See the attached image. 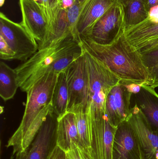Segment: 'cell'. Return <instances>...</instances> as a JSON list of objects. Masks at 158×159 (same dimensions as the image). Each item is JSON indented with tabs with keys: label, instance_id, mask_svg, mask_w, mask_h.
I'll return each instance as SVG.
<instances>
[{
	"label": "cell",
	"instance_id": "1",
	"mask_svg": "<svg viewBox=\"0 0 158 159\" xmlns=\"http://www.w3.org/2000/svg\"><path fill=\"white\" fill-rule=\"evenodd\" d=\"M79 41L84 49L105 63L122 81L149 84L150 76L142 56L128 41L125 31L109 44L96 43L86 36H79Z\"/></svg>",
	"mask_w": 158,
	"mask_h": 159
},
{
	"label": "cell",
	"instance_id": "2",
	"mask_svg": "<svg viewBox=\"0 0 158 159\" xmlns=\"http://www.w3.org/2000/svg\"><path fill=\"white\" fill-rule=\"evenodd\" d=\"M83 54L80 41L72 36L55 45L39 49L27 61L15 69L17 82L27 93L37 81L49 74H58Z\"/></svg>",
	"mask_w": 158,
	"mask_h": 159
},
{
	"label": "cell",
	"instance_id": "3",
	"mask_svg": "<svg viewBox=\"0 0 158 159\" xmlns=\"http://www.w3.org/2000/svg\"><path fill=\"white\" fill-rule=\"evenodd\" d=\"M58 74L51 73L45 75L27 92V102L22 120L6 145L7 148H13V156L28 147L42 124L52 112L50 104Z\"/></svg>",
	"mask_w": 158,
	"mask_h": 159
},
{
	"label": "cell",
	"instance_id": "4",
	"mask_svg": "<svg viewBox=\"0 0 158 159\" xmlns=\"http://www.w3.org/2000/svg\"><path fill=\"white\" fill-rule=\"evenodd\" d=\"M83 49L89 71V92L86 111L89 125L105 119L107 96L110 89L121 80L105 63Z\"/></svg>",
	"mask_w": 158,
	"mask_h": 159
},
{
	"label": "cell",
	"instance_id": "5",
	"mask_svg": "<svg viewBox=\"0 0 158 159\" xmlns=\"http://www.w3.org/2000/svg\"><path fill=\"white\" fill-rule=\"evenodd\" d=\"M68 89L67 112L86 113L89 87V75L87 60L82 55L66 70Z\"/></svg>",
	"mask_w": 158,
	"mask_h": 159
},
{
	"label": "cell",
	"instance_id": "6",
	"mask_svg": "<svg viewBox=\"0 0 158 159\" xmlns=\"http://www.w3.org/2000/svg\"><path fill=\"white\" fill-rule=\"evenodd\" d=\"M0 36L15 54V59L27 61L39 49L37 41L20 23L14 22L0 13Z\"/></svg>",
	"mask_w": 158,
	"mask_h": 159
},
{
	"label": "cell",
	"instance_id": "7",
	"mask_svg": "<svg viewBox=\"0 0 158 159\" xmlns=\"http://www.w3.org/2000/svg\"><path fill=\"white\" fill-rule=\"evenodd\" d=\"M58 117L53 112L47 116L28 147L16 154L15 159H50L57 147Z\"/></svg>",
	"mask_w": 158,
	"mask_h": 159
},
{
	"label": "cell",
	"instance_id": "8",
	"mask_svg": "<svg viewBox=\"0 0 158 159\" xmlns=\"http://www.w3.org/2000/svg\"><path fill=\"white\" fill-rule=\"evenodd\" d=\"M125 29L124 11L119 2L111 7L98 20L89 34L85 36L96 43L109 44L125 31Z\"/></svg>",
	"mask_w": 158,
	"mask_h": 159
},
{
	"label": "cell",
	"instance_id": "9",
	"mask_svg": "<svg viewBox=\"0 0 158 159\" xmlns=\"http://www.w3.org/2000/svg\"><path fill=\"white\" fill-rule=\"evenodd\" d=\"M133 130L145 159H158V131L148 122L135 103L127 120Z\"/></svg>",
	"mask_w": 158,
	"mask_h": 159
},
{
	"label": "cell",
	"instance_id": "10",
	"mask_svg": "<svg viewBox=\"0 0 158 159\" xmlns=\"http://www.w3.org/2000/svg\"><path fill=\"white\" fill-rule=\"evenodd\" d=\"M133 94L120 80L110 89L105 102V113L109 122L115 127L126 121L130 115Z\"/></svg>",
	"mask_w": 158,
	"mask_h": 159
},
{
	"label": "cell",
	"instance_id": "11",
	"mask_svg": "<svg viewBox=\"0 0 158 159\" xmlns=\"http://www.w3.org/2000/svg\"><path fill=\"white\" fill-rule=\"evenodd\" d=\"M112 159H145L138 139L126 121L117 128L113 147Z\"/></svg>",
	"mask_w": 158,
	"mask_h": 159
},
{
	"label": "cell",
	"instance_id": "12",
	"mask_svg": "<svg viewBox=\"0 0 158 159\" xmlns=\"http://www.w3.org/2000/svg\"><path fill=\"white\" fill-rule=\"evenodd\" d=\"M22 16L20 23L40 45L44 40L47 20L41 7L31 0H19Z\"/></svg>",
	"mask_w": 158,
	"mask_h": 159
},
{
	"label": "cell",
	"instance_id": "13",
	"mask_svg": "<svg viewBox=\"0 0 158 159\" xmlns=\"http://www.w3.org/2000/svg\"><path fill=\"white\" fill-rule=\"evenodd\" d=\"M125 34L131 44L140 53L158 49V24L152 23L148 19L125 29Z\"/></svg>",
	"mask_w": 158,
	"mask_h": 159
},
{
	"label": "cell",
	"instance_id": "14",
	"mask_svg": "<svg viewBox=\"0 0 158 159\" xmlns=\"http://www.w3.org/2000/svg\"><path fill=\"white\" fill-rule=\"evenodd\" d=\"M119 0H84L78 23L79 36H87L96 22Z\"/></svg>",
	"mask_w": 158,
	"mask_h": 159
},
{
	"label": "cell",
	"instance_id": "15",
	"mask_svg": "<svg viewBox=\"0 0 158 159\" xmlns=\"http://www.w3.org/2000/svg\"><path fill=\"white\" fill-rule=\"evenodd\" d=\"M79 143L76 115L67 112L61 117L58 118L57 146L66 153L71 149L72 144L79 146Z\"/></svg>",
	"mask_w": 158,
	"mask_h": 159
},
{
	"label": "cell",
	"instance_id": "16",
	"mask_svg": "<svg viewBox=\"0 0 158 159\" xmlns=\"http://www.w3.org/2000/svg\"><path fill=\"white\" fill-rule=\"evenodd\" d=\"M70 36H72L68 22L66 10L60 8L47 26L45 37L39 45V49L55 45Z\"/></svg>",
	"mask_w": 158,
	"mask_h": 159
},
{
	"label": "cell",
	"instance_id": "17",
	"mask_svg": "<svg viewBox=\"0 0 158 159\" xmlns=\"http://www.w3.org/2000/svg\"><path fill=\"white\" fill-rule=\"evenodd\" d=\"M155 89L143 84L140 91L135 96V104L151 126L158 131V93Z\"/></svg>",
	"mask_w": 158,
	"mask_h": 159
},
{
	"label": "cell",
	"instance_id": "18",
	"mask_svg": "<svg viewBox=\"0 0 158 159\" xmlns=\"http://www.w3.org/2000/svg\"><path fill=\"white\" fill-rule=\"evenodd\" d=\"M120 2L124 11L125 29L136 26L148 18L147 0H122Z\"/></svg>",
	"mask_w": 158,
	"mask_h": 159
},
{
	"label": "cell",
	"instance_id": "19",
	"mask_svg": "<svg viewBox=\"0 0 158 159\" xmlns=\"http://www.w3.org/2000/svg\"><path fill=\"white\" fill-rule=\"evenodd\" d=\"M68 100V89L65 70L58 75L51 101L53 113L58 118L61 117L67 112Z\"/></svg>",
	"mask_w": 158,
	"mask_h": 159
},
{
	"label": "cell",
	"instance_id": "20",
	"mask_svg": "<svg viewBox=\"0 0 158 159\" xmlns=\"http://www.w3.org/2000/svg\"><path fill=\"white\" fill-rule=\"evenodd\" d=\"M19 88L17 75L13 69L3 61L0 62V96L4 101L12 99Z\"/></svg>",
	"mask_w": 158,
	"mask_h": 159
},
{
	"label": "cell",
	"instance_id": "21",
	"mask_svg": "<svg viewBox=\"0 0 158 159\" xmlns=\"http://www.w3.org/2000/svg\"><path fill=\"white\" fill-rule=\"evenodd\" d=\"M75 114L79 137V148L91 157L90 131L87 115L85 112L81 111H79Z\"/></svg>",
	"mask_w": 158,
	"mask_h": 159
},
{
	"label": "cell",
	"instance_id": "22",
	"mask_svg": "<svg viewBox=\"0 0 158 159\" xmlns=\"http://www.w3.org/2000/svg\"><path fill=\"white\" fill-rule=\"evenodd\" d=\"M140 54L150 76L148 86L158 88V49Z\"/></svg>",
	"mask_w": 158,
	"mask_h": 159
},
{
	"label": "cell",
	"instance_id": "23",
	"mask_svg": "<svg viewBox=\"0 0 158 159\" xmlns=\"http://www.w3.org/2000/svg\"><path fill=\"white\" fill-rule=\"evenodd\" d=\"M83 4L79 0H76L74 4L66 10L67 18L69 26L73 38L79 41L78 30V23Z\"/></svg>",
	"mask_w": 158,
	"mask_h": 159
},
{
	"label": "cell",
	"instance_id": "24",
	"mask_svg": "<svg viewBox=\"0 0 158 159\" xmlns=\"http://www.w3.org/2000/svg\"><path fill=\"white\" fill-rule=\"evenodd\" d=\"M0 58L3 60L15 59V53L1 36H0Z\"/></svg>",
	"mask_w": 158,
	"mask_h": 159
},
{
	"label": "cell",
	"instance_id": "25",
	"mask_svg": "<svg viewBox=\"0 0 158 159\" xmlns=\"http://www.w3.org/2000/svg\"><path fill=\"white\" fill-rule=\"evenodd\" d=\"M66 159H92L76 144H72L71 149L66 153Z\"/></svg>",
	"mask_w": 158,
	"mask_h": 159
},
{
	"label": "cell",
	"instance_id": "26",
	"mask_svg": "<svg viewBox=\"0 0 158 159\" xmlns=\"http://www.w3.org/2000/svg\"><path fill=\"white\" fill-rule=\"evenodd\" d=\"M36 2L41 7L47 20V24L50 20V11L48 0H31Z\"/></svg>",
	"mask_w": 158,
	"mask_h": 159
},
{
	"label": "cell",
	"instance_id": "27",
	"mask_svg": "<svg viewBox=\"0 0 158 159\" xmlns=\"http://www.w3.org/2000/svg\"><path fill=\"white\" fill-rule=\"evenodd\" d=\"M147 19L152 23L158 24V5L150 8Z\"/></svg>",
	"mask_w": 158,
	"mask_h": 159
},
{
	"label": "cell",
	"instance_id": "28",
	"mask_svg": "<svg viewBox=\"0 0 158 159\" xmlns=\"http://www.w3.org/2000/svg\"><path fill=\"white\" fill-rule=\"evenodd\" d=\"M124 82L126 84V86L130 92L133 94H134V95L137 94L140 91L142 85H143V84H136V83H132V82Z\"/></svg>",
	"mask_w": 158,
	"mask_h": 159
},
{
	"label": "cell",
	"instance_id": "29",
	"mask_svg": "<svg viewBox=\"0 0 158 159\" xmlns=\"http://www.w3.org/2000/svg\"><path fill=\"white\" fill-rule=\"evenodd\" d=\"M50 159H66V153L57 146Z\"/></svg>",
	"mask_w": 158,
	"mask_h": 159
},
{
	"label": "cell",
	"instance_id": "30",
	"mask_svg": "<svg viewBox=\"0 0 158 159\" xmlns=\"http://www.w3.org/2000/svg\"><path fill=\"white\" fill-rule=\"evenodd\" d=\"M75 1L76 0H60V8L67 10L74 4Z\"/></svg>",
	"mask_w": 158,
	"mask_h": 159
},
{
	"label": "cell",
	"instance_id": "31",
	"mask_svg": "<svg viewBox=\"0 0 158 159\" xmlns=\"http://www.w3.org/2000/svg\"><path fill=\"white\" fill-rule=\"evenodd\" d=\"M158 5V0H147V8L148 12L150 8Z\"/></svg>",
	"mask_w": 158,
	"mask_h": 159
},
{
	"label": "cell",
	"instance_id": "32",
	"mask_svg": "<svg viewBox=\"0 0 158 159\" xmlns=\"http://www.w3.org/2000/svg\"><path fill=\"white\" fill-rule=\"evenodd\" d=\"M5 0H0V6L2 7L4 4Z\"/></svg>",
	"mask_w": 158,
	"mask_h": 159
},
{
	"label": "cell",
	"instance_id": "33",
	"mask_svg": "<svg viewBox=\"0 0 158 159\" xmlns=\"http://www.w3.org/2000/svg\"><path fill=\"white\" fill-rule=\"evenodd\" d=\"M84 1V0H79V2L80 3L83 2Z\"/></svg>",
	"mask_w": 158,
	"mask_h": 159
},
{
	"label": "cell",
	"instance_id": "34",
	"mask_svg": "<svg viewBox=\"0 0 158 159\" xmlns=\"http://www.w3.org/2000/svg\"><path fill=\"white\" fill-rule=\"evenodd\" d=\"M10 159H14V156H12V157H11Z\"/></svg>",
	"mask_w": 158,
	"mask_h": 159
},
{
	"label": "cell",
	"instance_id": "35",
	"mask_svg": "<svg viewBox=\"0 0 158 159\" xmlns=\"http://www.w3.org/2000/svg\"><path fill=\"white\" fill-rule=\"evenodd\" d=\"M122 1V0H119V2H120V1Z\"/></svg>",
	"mask_w": 158,
	"mask_h": 159
}]
</instances>
